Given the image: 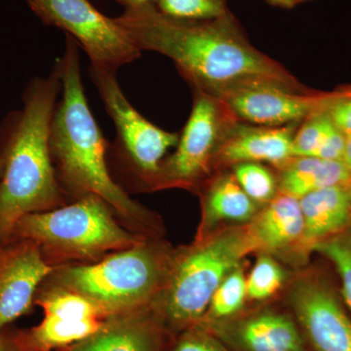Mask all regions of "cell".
<instances>
[{"label":"cell","instance_id":"cell-20","mask_svg":"<svg viewBox=\"0 0 351 351\" xmlns=\"http://www.w3.org/2000/svg\"><path fill=\"white\" fill-rule=\"evenodd\" d=\"M104 321L44 314L43 320L38 326L18 331V338L25 351L61 350L93 335L100 329Z\"/></svg>","mask_w":351,"mask_h":351},{"label":"cell","instance_id":"cell-16","mask_svg":"<svg viewBox=\"0 0 351 351\" xmlns=\"http://www.w3.org/2000/svg\"><path fill=\"white\" fill-rule=\"evenodd\" d=\"M257 253L270 255L290 254L297 258L304 234V218L299 198L279 193L274 199L258 210L247 223Z\"/></svg>","mask_w":351,"mask_h":351},{"label":"cell","instance_id":"cell-9","mask_svg":"<svg viewBox=\"0 0 351 351\" xmlns=\"http://www.w3.org/2000/svg\"><path fill=\"white\" fill-rule=\"evenodd\" d=\"M90 77L117 129L115 144L147 189L158 173L166 154L176 147L180 133L159 128L127 100L115 71L91 64Z\"/></svg>","mask_w":351,"mask_h":351},{"label":"cell","instance_id":"cell-28","mask_svg":"<svg viewBox=\"0 0 351 351\" xmlns=\"http://www.w3.org/2000/svg\"><path fill=\"white\" fill-rule=\"evenodd\" d=\"M332 120L334 125L346 138L351 136V85H346L329 92L321 108Z\"/></svg>","mask_w":351,"mask_h":351},{"label":"cell","instance_id":"cell-22","mask_svg":"<svg viewBox=\"0 0 351 351\" xmlns=\"http://www.w3.org/2000/svg\"><path fill=\"white\" fill-rule=\"evenodd\" d=\"M287 280V272L274 256L258 253L257 261L246 279L247 300L267 301L276 295Z\"/></svg>","mask_w":351,"mask_h":351},{"label":"cell","instance_id":"cell-14","mask_svg":"<svg viewBox=\"0 0 351 351\" xmlns=\"http://www.w3.org/2000/svg\"><path fill=\"white\" fill-rule=\"evenodd\" d=\"M299 124L269 127L237 120L219 147L217 171L243 162L269 163L278 169L295 157L293 138Z\"/></svg>","mask_w":351,"mask_h":351},{"label":"cell","instance_id":"cell-5","mask_svg":"<svg viewBox=\"0 0 351 351\" xmlns=\"http://www.w3.org/2000/svg\"><path fill=\"white\" fill-rule=\"evenodd\" d=\"M173 256L162 244L142 240L91 265L57 267L52 276L55 286L87 298L110 317L151 306Z\"/></svg>","mask_w":351,"mask_h":351},{"label":"cell","instance_id":"cell-1","mask_svg":"<svg viewBox=\"0 0 351 351\" xmlns=\"http://www.w3.org/2000/svg\"><path fill=\"white\" fill-rule=\"evenodd\" d=\"M115 20L141 52L152 51L172 60L193 89L213 93L240 83L267 80L309 90L257 49L232 12L217 19L182 20L147 4L127 8Z\"/></svg>","mask_w":351,"mask_h":351},{"label":"cell","instance_id":"cell-10","mask_svg":"<svg viewBox=\"0 0 351 351\" xmlns=\"http://www.w3.org/2000/svg\"><path fill=\"white\" fill-rule=\"evenodd\" d=\"M287 302L309 351H351L350 314L324 271L300 274L289 288Z\"/></svg>","mask_w":351,"mask_h":351},{"label":"cell","instance_id":"cell-4","mask_svg":"<svg viewBox=\"0 0 351 351\" xmlns=\"http://www.w3.org/2000/svg\"><path fill=\"white\" fill-rule=\"evenodd\" d=\"M256 252L247 225L223 226L174 253L166 282L152 311L171 336L199 324L230 272Z\"/></svg>","mask_w":351,"mask_h":351},{"label":"cell","instance_id":"cell-32","mask_svg":"<svg viewBox=\"0 0 351 351\" xmlns=\"http://www.w3.org/2000/svg\"><path fill=\"white\" fill-rule=\"evenodd\" d=\"M343 162L351 173V136L346 140L345 154L343 157Z\"/></svg>","mask_w":351,"mask_h":351},{"label":"cell","instance_id":"cell-18","mask_svg":"<svg viewBox=\"0 0 351 351\" xmlns=\"http://www.w3.org/2000/svg\"><path fill=\"white\" fill-rule=\"evenodd\" d=\"M202 196V217L195 240L226 226L250 223L261 207L245 193L232 170L217 171L199 189Z\"/></svg>","mask_w":351,"mask_h":351},{"label":"cell","instance_id":"cell-8","mask_svg":"<svg viewBox=\"0 0 351 351\" xmlns=\"http://www.w3.org/2000/svg\"><path fill=\"white\" fill-rule=\"evenodd\" d=\"M44 24L66 32L86 52L91 64L115 71L133 63L141 51L117 20L90 0H25Z\"/></svg>","mask_w":351,"mask_h":351},{"label":"cell","instance_id":"cell-23","mask_svg":"<svg viewBox=\"0 0 351 351\" xmlns=\"http://www.w3.org/2000/svg\"><path fill=\"white\" fill-rule=\"evenodd\" d=\"M230 170L245 193L261 208L278 195L277 174L265 164L239 163L230 167Z\"/></svg>","mask_w":351,"mask_h":351},{"label":"cell","instance_id":"cell-19","mask_svg":"<svg viewBox=\"0 0 351 351\" xmlns=\"http://www.w3.org/2000/svg\"><path fill=\"white\" fill-rule=\"evenodd\" d=\"M276 170L279 193L299 199L318 189L351 184V173L343 161L295 156Z\"/></svg>","mask_w":351,"mask_h":351},{"label":"cell","instance_id":"cell-26","mask_svg":"<svg viewBox=\"0 0 351 351\" xmlns=\"http://www.w3.org/2000/svg\"><path fill=\"white\" fill-rule=\"evenodd\" d=\"M154 5L161 13L182 20L217 19L230 12L228 0H157Z\"/></svg>","mask_w":351,"mask_h":351},{"label":"cell","instance_id":"cell-3","mask_svg":"<svg viewBox=\"0 0 351 351\" xmlns=\"http://www.w3.org/2000/svg\"><path fill=\"white\" fill-rule=\"evenodd\" d=\"M56 64L47 77L34 78L24 94V108L13 119L0 152V245L10 241L14 226L27 214L61 206L60 186L50 154L53 113L61 93Z\"/></svg>","mask_w":351,"mask_h":351},{"label":"cell","instance_id":"cell-31","mask_svg":"<svg viewBox=\"0 0 351 351\" xmlns=\"http://www.w3.org/2000/svg\"><path fill=\"white\" fill-rule=\"evenodd\" d=\"M121 4L124 8H133V7L147 5V4H156L157 0H115Z\"/></svg>","mask_w":351,"mask_h":351},{"label":"cell","instance_id":"cell-13","mask_svg":"<svg viewBox=\"0 0 351 351\" xmlns=\"http://www.w3.org/2000/svg\"><path fill=\"white\" fill-rule=\"evenodd\" d=\"M56 269L29 240L0 245V332L29 313L39 286Z\"/></svg>","mask_w":351,"mask_h":351},{"label":"cell","instance_id":"cell-30","mask_svg":"<svg viewBox=\"0 0 351 351\" xmlns=\"http://www.w3.org/2000/svg\"><path fill=\"white\" fill-rule=\"evenodd\" d=\"M263 1L267 2L269 5L278 7V8L292 9L311 1V0H263Z\"/></svg>","mask_w":351,"mask_h":351},{"label":"cell","instance_id":"cell-29","mask_svg":"<svg viewBox=\"0 0 351 351\" xmlns=\"http://www.w3.org/2000/svg\"><path fill=\"white\" fill-rule=\"evenodd\" d=\"M0 351H25L18 338V331L8 328L0 332Z\"/></svg>","mask_w":351,"mask_h":351},{"label":"cell","instance_id":"cell-6","mask_svg":"<svg viewBox=\"0 0 351 351\" xmlns=\"http://www.w3.org/2000/svg\"><path fill=\"white\" fill-rule=\"evenodd\" d=\"M110 210L99 196L84 195L73 204L22 217L10 241L29 240L38 245L46 260L61 261H96L108 251L124 250L142 241L122 228Z\"/></svg>","mask_w":351,"mask_h":351},{"label":"cell","instance_id":"cell-27","mask_svg":"<svg viewBox=\"0 0 351 351\" xmlns=\"http://www.w3.org/2000/svg\"><path fill=\"white\" fill-rule=\"evenodd\" d=\"M167 351H232L207 328L197 324L173 337Z\"/></svg>","mask_w":351,"mask_h":351},{"label":"cell","instance_id":"cell-12","mask_svg":"<svg viewBox=\"0 0 351 351\" xmlns=\"http://www.w3.org/2000/svg\"><path fill=\"white\" fill-rule=\"evenodd\" d=\"M199 324L232 351H309L290 311L269 306L244 309L228 319Z\"/></svg>","mask_w":351,"mask_h":351},{"label":"cell","instance_id":"cell-7","mask_svg":"<svg viewBox=\"0 0 351 351\" xmlns=\"http://www.w3.org/2000/svg\"><path fill=\"white\" fill-rule=\"evenodd\" d=\"M188 121L175 152L165 157L152 182V191L168 188L200 189L217 172L216 159L226 134L237 119L213 95L193 89Z\"/></svg>","mask_w":351,"mask_h":351},{"label":"cell","instance_id":"cell-33","mask_svg":"<svg viewBox=\"0 0 351 351\" xmlns=\"http://www.w3.org/2000/svg\"><path fill=\"white\" fill-rule=\"evenodd\" d=\"M2 168H3V166H2L1 161H0V176H1Z\"/></svg>","mask_w":351,"mask_h":351},{"label":"cell","instance_id":"cell-21","mask_svg":"<svg viewBox=\"0 0 351 351\" xmlns=\"http://www.w3.org/2000/svg\"><path fill=\"white\" fill-rule=\"evenodd\" d=\"M246 279L243 265L230 272L214 293L207 313L200 323L225 320L242 313L248 301Z\"/></svg>","mask_w":351,"mask_h":351},{"label":"cell","instance_id":"cell-11","mask_svg":"<svg viewBox=\"0 0 351 351\" xmlns=\"http://www.w3.org/2000/svg\"><path fill=\"white\" fill-rule=\"evenodd\" d=\"M239 121L280 127L302 123L324 105L329 92L301 91L274 82L254 80L209 93Z\"/></svg>","mask_w":351,"mask_h":351},{"label":"cell","instance_id":"cell-2","mask_svg":"<svg viewBox=\"0 0 351 351\" xmlns=\"http://www.w3.org/2000/svg\"><path fill=\"white\" fill-rule=\"evenodd\" d=\"M80 46L66 36L63 56L55 64L61 78L50 129V154L61 189L78 198L99 196L120 216L145 221L147 212L113 181L108 168V143L89 105L83 88Z\"/></svg>","mask_w":351,"mask_h":351},{"label":"cell","instance_id":"cell-15","mask_svg":"<svg viewBox=\"0 0 351 351\" xmlns=\"http://www.w3.org/2000/svg\"><path fill=\"white\" fill-rule=\"evenodd\" d=\"M172 339L147 306L110 316L98 331L61 351H167Z\"/></svg>","mask_w":351,"mask_h":351},{"label":"cell","instance_id":"cell-17","mask_svg":"<svg viewBox=\"0 0 351 351\" xmlns=\"http://www.w3.org/2000/svg\"><path fill=\"white\" fill-rule=\"evenodd\" d=\"M299 200L304 234L298 260L304 263L315 245L351 228V184L318 189Z\"/></svg>","mask_w":351,"mask_h":351},{"label":"cell","instance_id":"cell-25","mask_svg":"<svg viewBox=\"0 0 351 351\" xmlns=\"http://www.w3.org/2000/svg\"><path fill=\"white\" fill-rule=\"evenodd\" d=\"M337 129L322 108L316 110L298 126L293 138L295 156H315Z\"/></svg>","mask_w":351,"mask_h":351},{"label":"cell","instance_id":"cell-24","mask_svg":"<svg viewBox=\"0 0 351 351\" xmlns=\"http://www.w3.org/2000/svg\"><path fill=\"white\" fill-rule=\"evenodd\" d=\"M313 252L334 265L341 280V297L351 316V228L315 245Z\"/></svg>","mask_w":351,"mask_h":351}]
</instances>
